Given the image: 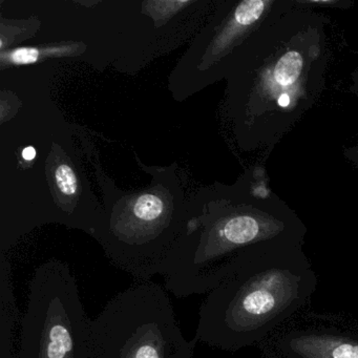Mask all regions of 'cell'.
<instances>
[{"mask_svg": "<svg viewBox=\"0 0 358 358\" xmlns=\"http://www.w3.org/2000/svg\"><path fill=\"white\" fill-rule=\"evenodd\" d=\"M266 3L263 0H247L240 3L234 13V20L241 26H249L257 22L264 10Z\"/></svg>", "mask_w": 358, "mask_h": 358, "instance_id": "cell-7", "label": "cell"}, {"mask_svg": "<svg viewBox=\"0 0 358 358\" xmlns=\"http://www.w3.org/2000/svg\"><path fill=\"white\" fill-rule=\"evenodd\" d=\"M268 338L270 358H358V337L332 329L293 328Z\"/></svg>", "mask_w": 358, "mask_h": 358, "instance_id": "cell-4", "label": "cell"}, {"mask_svg": "<svg viewBox=\"0 0 358 358\" xmlns=\"http://www.w3.org/2000/svg\"><path fill=\"white\" fill-rule=\"evenodd\" d=\"M278 106H282V108H287V106L290 104V97H289L288 94H282V95L280 96L278 100Z\"/></svg>", "mask_w": 358, "mask_h": 358, "instance_id": "cell-11", "label": "cell"}, {"mask_svg": "<svg viewBox=\"0 0 358 358\" xmlns=\"http://www.w3.org/2000/svg\"><path fill=\"white\" fill-rule=\"evenodd\" d=\"M95 358H194L160 285L138 282L110 299L93 320Z\"/></svg>", "mask_w": 358, "mask_h": 358, "instance_id": "cell-2", "label": "cell"}, {"mask_svg": "<svg viewBox=\"0 0 358 358\" xmlns=\"http://www.w3.org/2000/svg\"><path fill=\"white\" fill-rule=\"evenodd\" d=\"M39 51L35 48H20L8 54V62L13 64H34L38 60Z\"/></svg>", "mask_w": 358, "mask_h": 358, "instance_id": "cell-9", "label": "cell"}, {"mask_svg": "<svg viewBox=\"0 0 358 358\" xmlns=\"http://www.w3.org/2000/svg\"><path fill=\"white\" fill-rule=\"evenodd\" d=\"M35 157H36V150L32 146H29V148H24L22 150V158L26 161H32L34 160Z\"/></svg>", "mask_w": 358, "mask_h": 358, "instance_id": "cell-10", "label": "cell"}, {"mask_svg": "<svg viewBox=\"0 0 358 358\" xmlns=\"http://www.w3.org/2000/svg\"><path fill=\"white\" fill-rule=\"evenodd\" d=\"M20 341L18 358H95L93 320L69 264L51 259L35 270Z\"/></svg>", "mask_w": 358, "mask_h": 358, "instance_id": "cell-3", "label": "cell"}, {"mask_svg": "<svg viewBox=\"0 0 358 358\" xmlns=\"http://www.w3.org/2000/svg\"><path fill=\"white\" fill-rule=\"evenodd\" d=\"M303 69V57L299 52L285 54L274 69V80L282 87L293 85L299 79Z\"/></svg>", "mask_w": 358, "mask_h": 358, "instance_id": "cell-6", "label": "cell"}, {"mask_svg": "<svg viewBox=\"0 0 358 358\" xmlns=\"http://www.w3.org/2000/svg\"><path fill=\"white\" fill-rule=\"evenodd\" d=\"M20 312L11 280V266L5 255L0 259V358H17L15 331Z\"/></svg>", "mask_w": 358, "mask_h": 358, "instance_id": "cell-5", "label": "cell"}, {"mask_svg": "<svg viewBox=\"0 0 358 358\" xmlns=\"http://www.w3.org/2000/svg\"><path fill=\"white\" fill-rule=\"evenodd\" d=\"M316 286L301 245L255 249L207 293L194 343L236 352L263 343L309 301Z\"/></svg>", "mask_w": 358, "mask_h": 358, "instance_id": "cell-1", "label": "cell"}, {"mask_svg": "<svg viewBox=\"0 0 358 358\" xmlns=\"http://www.w3.org/2000/svg\"><path fill=\"white\" fill-rule=\"evenodd\" d=\"M55 180L60 192L66 196L76 194L78 182L74 171L69 165L62 164L55 171Z\"/></svg>", "mask_w": 358, "mask_h": 358, "instance_id": "cell-8", "label": "cell"}]
</instances>
